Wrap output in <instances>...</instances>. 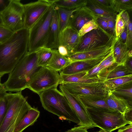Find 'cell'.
<instances>
[{"mask_svg": "<svg viewBox=\"0 0 132 132\" xmlns=\"http://www.w3.org/2000/svg\"><path fill=\"white\" fill-rule=\"evenodd\" d=\"M128 51L126 44L121 42L118 37H116L113 50L116 63L125 65L127 60L130 58L128 55Z\"/></svg>", "mask_w": 132, "mask_h": 132, "instance_id": "obj_23", "label": "cell"}, {"mask_svg": "<svg viewBox=\"0 0 132 132\" xmlns=\"http://www.w3.org/2000/svg\"><path fill=\"white\" fill-rule=\"evenodd\" d=\"M98 27L94 19L90 20L84 24L79 30L78 32L79 36L81 37Z\"/></svg>", "mask_w": 132, "mask_h": 132, "instance_id": "obj_33", "label": "cell"}, {"mask_svg": "<svg viewBox=\"0 0 132 132\" xmlns=\"http://www.w3.org/2000/svg\"><path fill=\"white\" fill-rule=\"evenodd\" d=\"M37 109L31 108L29 110L15 126L13 132H22L28 127L33 125L39 116Z\"/></svg>", "mask_w": 132, "mask_h": 132, "instance_id": "obj_22", "label": "cell"}, {"mask_svg": "<svg viewBox=\"0 0 132 132\" xmlns=\"http://www.w3.org/2000/svg\"><path fill=\"white\" fill-rule=\"evenodd\" d=\"M37 51V66L40 67H46L52 56V49L43 47Z\"/></svg>", "mask_w": 132, "mask_h": 132, "instance_id": "obj_30", "label": "cell"}, {"mask_svg": "<svg viewBox=\"0 0 132 132\" xmlns=\"http://www.w3.org/2000/svg\"><path fill=\"white\" fill-rule=\"evenodd\" d=\"M52 56L46 67L53 70L61 71L70 63L68 59L62 56L57 49H52Z\"/></svg>", "mask_w": 132, "mask_h": 132, "instance_id": "obj_25", "label": "cell"}, {"mask_svg": "<svg viewBox=\"0 0 132 132\" xmlns=\"http://www.w3.org/2000/svg\"><path fill=\"white\" fill-rule=\"evenodd\" d=\"M42 106L45 110L61 119L75 123L80 121L65 95L57 89L52 88L39 95Z\"/></svg>", "mask_w": 132, "mask_h": 132, "instance_id": "obj_3", "label": "cell"}, {"mask_svg": "<svg viewBox=\"0 0 132 132\" xmlns=\"http://www.w3.org/2000/svg\"><path fill=\"white\" fill-rule=\"evenodd\" d=\"M26 113H23L20 114L13 122L9 128L6 132H13L16 125Z\"/></svg>", "mask_w": 132, "mask_h": 132, "instance_id": "obj_41", "label": "cell"}, {"mask_svg": "<svg viewBox=\"0 0 132 132\" xmlns=\"http://www.w3.org/2000/svg\"><path fill=\"white\" fill-rule=\"evenodd\" d=\"M95 16L85 6L74 11L70 18L68 26L78 32L85 23L93 19Z\"/></svg>", "mask_w": 132, "mask_h": 132, "instance_id": "obj_15", "label": "cell"}, {"mask_svg": "<svg viewBox=\"0 0 132 132\" xmlns=\"http://www.w3.org/2000/svg\"><path fill=\"white\" fill-rule=\"evenodd\" d=\"M106 96L79 95L75 96L81 105L85 108H103L111 109L106 103L105 99Z\"/></svg>", "mask_w": 132, "mask_h": 132, "instance_id": "obj_20", "label": "cell"}, {"mask_svg": "<svg viewBox=\"0 0 132 132\" xmlns=\"http://www.w3.org/2000/svg\"><path fill=\"white\" fill-rule=\"evenodd\" d=\"M132 49L129 50L128 55L129 58L132 57Z\"/></svg>", "mask_w": 132, "mask_h": 132, "instance_id": "obj_51", "label": "cell"}, {"mask_svg": "<svg viewBox=\"0 0 132 132\" xmlns=\"http://www.w3.org/2000/svg\"><path fill=\"white\" fill-rule=\"evenodd\" d=\"M96 1L98 3L103 6L108 8H111L110 7V0H96Z\"/></svg>", "mask_w": 132, "mask_h": 132, "instance_id": "obj_49", "label": "cell"}, {"mask_svg": "<svg viewBox=\"0 0 132 132\" xmlns=\"http://www.w3.org/2000/svg\"><path fill=\"white\" fill-rule=\"evenodd\" d=\"M1 78L0 77V88L2 86V84L1 82Z\"/></svg>", "mask_w": 132, "mask_h": 132, "instance_id": "obj_55", "label": "cell"}, {"mask_svg": "<svg viewBox=\"0 0 132 132\" xmlns=\"http://www.w3.org/2000/svg\"><path fill=\"white\" fill-rule=\"evenodd\" d=\"M116 37L113 36L105 45L88 51L76 52L67 57L70 63L81 61L104 59L113 50Z\"/></svg>", "mask_w": 132, "mask_h": 132, "instance_id": "obj_11", "label": "cell"}, {"mask_svg": "<svg viewBox=\"0 0 132 132\" xmlns=\"http://www.w3.org/2000/svg\"><path fill=\"white\" fill-rule=\"evenodd\" d=\"M95 16V18L94 20L98 26L107 32L108 28L107 18L99 16Z\"/></svg>", "mask_w": 132, "mask_h": 132, "instance_id": "obj_39", "label": "cell"}, {"mask_svg": "<svg viewBox=\"0 0 132 132\" xmlns=\"http://www.w3.org/2000/svg\"><path fill=\"white\" fill-rule=\"evenodd\" d=\"M127 28L125 24L124 27L118 37L119 39L122 43H126L127 37Z\"/></svg>", "mask_w": 132, "mask_h": 132, "instance_id": "obj_43", "label": "cell"}, {"mask_svg": "<svg viewBox=\"0 0 132 132\" xmlns=\"http://www.w3.org/2000/svg\"><path fill=\"white\" fill-rule=\"evenodd\" d=\"M125 65L128 69L132 71V57L129 58L127 61Z\"/></svg>", "mask_w": 132, "mask_h": 132, "instance_id": "obj_50", "label": "cell"}, {"mask_svg": "<svg viewBox=\"0 0 132 132\" xmlns=\"http://www.w3.org/2000/svg\"><path fill=\"white\" fill-rule=\"evenodd\" d=\"M0 25H4V24L1 14H0Z\"/></svg>", "mask_w": 132, "mask_h": 132, "instance_id": "obj_52", "label": "cell"}, {"mask_svg": "<svg viewBox=\"0 0 132 132\" xmlns=\"http://www.w3.org/2000/svg\"><path fill=\"white\" fill-rule=\"evenodd\" d=\"M55 7L57 11L59 23L61 32L68 26L71 15L74 11L78 9L70 10Z\"/></svg>", "mask_w": 132, "mask_h": 132, "instance_id": "obj_29", "label": "cell"}, {"mask_svg": "<svg viewBox=\"0 0 132 132\" xmlns=\"http://www.w3.org/2000/svg\"><path fill=\"white\" fill-rule=\"evenodd\" d=\"M111 91L116 96L127 99L132 105V82L122 85Z\"/></svg>", "mask_w": 132, "mask_h": 132, "instance_id": "obj_27", "label": "cell"}, {"mask_svg": "<svg viewBox=\"0 0 132 132\" xmlns=\"http://www.w3.org/2000/svg\"><path fill=\"white\" fill-rule=\"evenodd\" d=\"M103 81L92 83H62L61 85L69 93L79 95L107 96L108 91Z\"/></svg>", "mask_w": 132, "mask_h": 132, "instance_id": "obj_10", "label": "cell"}, {"mask_svg": "<svg viewBox=\"0 0 132 132\" xmlns=\"http://www.w3.org/2000/svg\"><path fill=\"white\" fill-rule=\"evenodd\" d=\"M14 32L4 25H0V44L9 39Z\"/></svg>", "mask_w": 132, "mask_h": 132, "instance_id": "obj_34", "label": "cell"}, {"mask_svg": "<svg viewBox=\"0 0 132 132\" xmlns=\"http://www.w3.org/2000/svg\"><path fill=\"white\" fill-rule=\"evenodd\" d=\"M113 36L98 26L80 37L78 44L71 53L88 51L103 46Z\"/></svg>", "mask_w": 132, "mask_h": 132, "instance_id": "obj_8", "label": "cell"}, {"mask_svg": "<svg viewBox=\"0 0 132 132\" xmlns=\"http://www.w3.org/2000/svg\"><path fill=\"white\" fill-rule=\"evenodd\" d=\"M115 63L112 51L111 53L102 61L99 63V64L102 67L103 70Z\"/></svg>", "mask_w": 132, "mask_h": 132, "instance_id": "obj_36", "label": "cell"}, {"mask_svg": "<svg viewBox=\"0 0 132 132\" xmlns=\"http://www.w3.org/2000/svg\"><path fill=\"white\" fill-rule=\"evenodd\" d=\"M116 17V16H112L107 18L108 28L107 32L113 36H115Z\"/></svg>", "mask_w": 132, "mask_h": 132, "instance_id": "obj_38", "label": "cell"}, {"mask_svg": "<svg viewBox=\"0 0 132 132\" xmlns=\"http://www.w3.org/2000/svg\"><path fill=\"white\" fill-rule=\"evenodd\" d=\"M37 51H28L9 74L7 80L2 84L6 90L18 92L27 88L37 72L40 68L37 65Z\"/></svg>", "mask_w": 132, "mask_h": 132, "instance_id": "obj_2", "label": "cell"}, {"mask_svg": "<svg viewBox=\"0 0 132 132\" xmlns=\"http://www.w3.org/2000/svg\"><path fill=\"white\" fill-rule=\"evenodd\" d=\"M130 75H132V71L128 69L125 65L115 63L99 71L97 77L100 79L104 81Z\"/></svg>", "mask_w": 132, "mask_h": 132, "instance_id": "obj_17", "label": "cell"}, {"mask_svg": "<svg viewBox=\"0 0 132 132\" xmlns=\"http://www.w3.org/2000/svg\"><path fill=\"white\" fill-rule=\"evenodd\" d=\"M50 5L47 0H39L23 5L24 27L29 29Z\"/></svg>", "mask_w": 132, "mask_h": 132, "instance_id": "obj_12", "label": "cell"}, {"mask_svg": "<svg viewBox=\"0 0 132 132\" xmlns=\"http://www.w3.org/2000/svg\"><path fill=\"white\" fill-rule=\"evenodd\" d=\"M4 26L14 32L23 28L24 6L19 0H11L1 14Z\"/></svg>", "mask_w": 132, "mask_h": 132, "instance_id": "obj_9", "label": "cell"}, {"mask_svg": "<svg viewBox=\"0 0 132 132\" xmlns=\"http://www.w3.org/2000/svg\"><path fill=\"white\" fill-rule=\"evenodd\" d=\"M65 132H72V130L71 129L68 130Z\"/></svg>", "mask_w": 132, "mask_h": 132, "instance_id": "obj_54", "label": "cell"}, {"mask_svg": "<svg viewBox=\"0 0 132 132\" xmlns=\"http://www.w3.org/2000/svg\"><path fill=\"white\" fill-rule=\"evenodd\" d=\"M6 113L0 125V132H6L13 122L21 114L26 113L32 107L22 95L21 91L7 93Z\"/></svg>", "mask_w": 132, "mask_h": 132, "instance_id": "obj_6", "label": "cell"}, {"mask_svg": "<svg viewBox=\"0 0 132 132\" xmlns=\"http://www.w3.org/2000/svg\"><path fill=\"white\" fill-rule=\"evenodd\" d=\"M54 10L47 37L44 47L51 49H57L59 46L61 30L57 10Z\"/></svg>", "mask_w": 132, "mask_h": 132, "instance_id": "obj_14", "label": "cell"}, {"mask_svg": "<svg viewBox=\"0 0 132 132\" xmlns=\"http://www.w3.org/2000/svg\"><path fill=\"white\" fill-rule=\"evenodd\" d=\"M132 82V75L103 81L104 86L108 91L112 90L124 84Z\"/></svg>", "mask_w": 132, "mask_h": 132, "instance_id": "obj_28", "label": "cell"}, {"mask_svg": "<svg viewBox=\"0 0 132 132\" xmlns=\"http://www.w3.org/2000/svg\"><path fill=\"white\" fill-rule=\"evenodd\" d=\"M118 132H132V124H129L127 126H125L119 129Z\"/></svg>", "mask_w": 132, "mask_h": 132, "instance_id": "obj_46", "label": "cell"}, {"mask_svg": "<svg viewBox=\"0 0 132 132\" xmlns=\"http://www.w3.org/2000/svg\"><path fill=\"white\" fill-rule=\"evenodd\" d=\"M85 6L94 15L108 18L110 17L116 16L117 14L111 8L103 6L98 3L96 0H87Z\"/></svg>", "mask_w": 132, "mask_h": 132, "instance_id": "obj_24", "label": "cell"}, {"mask_svg": "<svg viewBox=\"0 0 132 132\" xmlns=\"http://www.w3.org/2000/svg\"><path fill=\"white\" fill-rule=\"evenodd\" d=\"M95 132H108L104 130L103 129H100V130L99 131Z\"/></svg>", "mask_w": 132, "mask_h": 132, "instance_id": "obj_53", "label": "cell"}, {"mask_svg": "<svg viewBox=\"0 0 132 132\" xmlns=\"http://www.w3.org/2000/svg\"><path fill=\"white\" fill-rule=\"evenodd\" d=\"M50 4L54 6L73 10L85 6L87 0H48Z\"/></svg>", "mask_w": 132, "mask_h": 132, "instance_id": "obj_26", "label": "cell"}, {"mask_svg": "<svg viewBox=\"0 0 132 132\" xmlns=\"http://www.w3.org/2000/svg\"><path fill=\"white\" fill-rule=\"evenodd\" d=\"M58 71L46 67H41L34 75L27 88L38 95L50 89L57 87L60 84Z\"/></svg>", "mask_w": 132, "mask_h": 132, "instance_id": "obj_7", "label": "cell"}, {"mask_svg": "<svg viewBox=\"0 0 132 132\" xmlns=\"http://www.w3.org/2000/svg\"><path fill=\"white\" fill-rule=\"evenodd\" d=\"M110 7L115 12L131 11L132 0H110Z\"/></svg>", "mask_w": 132, "mask_h": 132, "instance_id": "obj_31", "label": "cell"}, {"mask_svg": "<svg viewBox=\"0 0 132 132\" xmlns=\"http://www.w3.org/2000/svg\"><path fill=\"white\" fill-rule=\"evenodd\" d=\"M54 7L48 8L29 29L28 51L33 52L44 47L51 23Z\"/></svg>", "mask_w": 132, "mask_h": 132, "instance_id": "obj_5", "label": "cell"}, {"mask_svg": "<svg viewBox=\"0 0 132 132\" xmlns=\"http://www.w3.org/2000/svg\"><path fill=\"white\" fill-rule=\"evenodd\" d=\"M11 0H0V14L8 6Z\"/></svg>", "mask_w": 132, "mask_h": 132, "instance_id": "obj_42", "label": "cell"}, {"mask_svg": "<svg viewBox=\"0 0 132 132\" xmlns=\"http://www.w3.org/2000/svg\"><path fill=\"white\" fill-rule=\"evenodd\" d=\"M59 87L61 92L67 98L80 121L78 126L83 127L87 130L97 127L90 118L86 109L81 105L75 97L69 93L61 85Z\"/></svg>", "mask_w": 132, "mask_h": 132, "instance_id": "obj_13", "label": "cell"}, {"mask_svg": "<svg viewBox=\"0 0 132 132\" xmlns=\"http://www.w3.org/2000/svg\"><path fill=\"white\" fill-rule=\"evenodd\" d=\"M125 23L121 17V13L116 15L115 30V36L116 37L119 36L123 29Z\"/></svg>", "mask_w": 132, "mask_h": 132, "instance_id": "obj_35", "label": "cell"}, {"mask_svg": "<svg viewBox=\"0 0 132 132\" xmlns=\"http://www.w3.org/2000/svg\"><path fill=\"white\" fill-rule=\"evenodd\" d=\"M121 16L126 24H127L130 19L129 15L126 11H122L121 12Z\"/></svg>", "mask_w": 132, "mask_h": 132, "instance_id": "obj_47", "label": "cell"}, {"mask_svg": "<svg viewBox=\"0 0 132 132\" xmlns=\"http://www.w3.org/2000/svg\"><path fill=\"white\" fill-rule=\"evenodd\" d=\"M104 59L79 61L70 62L61 70L60 72V75H71L81 71H88L97 65Z\"/></svg>", "mask_w": 132, "mask_h": 132, "instance_id": "obj_18", "label": "cell"}, {"mask_svg": "<svg viewBox=\"0 0 132 132\" xmlns=\"http://www.w3.org/2000/svg\"><path fill=\"white\" fill-rule=\"evenodd\" d=\"M127 28V37L126 43L128 48L132 49V24L130 19L126 24Z\"/></svg>", "mask_w": 132, "mask_h": 132, "instance_id": "obj_37", "label": "cell"}, {"mask_svg": "<svg viewBox=\"0 0 132 132\" xmlns=\"http://www.w3.org/2000/svg\"><path fill=\"white\" fill-rule=\"evenodd\" d=\"M80 38L78 32L70 27L67 26L61 32L59 46L65 47L68 51L69 55L77 46Z\"/></svg>", "mask_w": 132, "mask_h": 132, "instance_id": "obj_16", "label": "cell"}, {"mask_svg": "<svg viewBox=\"0 0 132 132\" xmlns=\"http://www.w3.org/2000/svg\"><path fill=\"white\" fill-rule=\"evenodd\" d=\"M29 29L23 28L14 32L0 44V77L10 73L28 51Z\"/></svg>", "mask_w": 132, "mask_h": 132, "instance_id": "obj_1", "label": "cell"}, {"mask_svg": "<svg viewBox=\"0 0 132 132\" xmlns=\"http://www.w3.org/2000/svg\"><path fill=\"white\" fill-rule=\"evenodd\" d=\"M6 92L2 85L0 88V125L3 119L7 109V101L6 96Z\"/></svg>", "mask_w": 132, "mask_h": 132, "instance_id": "obj_32", "label": "cell"}, {"mask_svg": "<svg viewBox=\"0 0 132 132\" xmlns=\"http://www.w3.org/2000/svg\"><path fill=\"white\" fill-rule=\"evenodd\" d=\"M88 71H82L71 75H60V84L65 83H96L103 81L97 77H89L88 76Z\"/></svg>", "mask_w": 132, "mask_h": 132, "instance_id": "obj_21", "label": "cell"}, {"mask_svg": "<svg viewBox=\"0 0 132 132\" xmlns=\"http://www.w3.org/2000/svg\"><path fill=\"white\" fill-rule=\"evenodd\" d=\"M105 101L110 109L123 114L132 109V105L129 104L127 99L122 97L117 96L110 91L105 98Z\"/></svg>", "mask_w": 132, "mask_h": 132, "instance_id": "obj_19", "label": "cell"}, {"mask_svg": "<svg viewBox=\"0 0 132 132\" xmlns=\"http://www.w3.org/2000/svg\"><path fill=\"white\" fill-rule=\"evenodd\" d=\"M126 120L129 124H132V109L127 111L124 114Z\"/></svg>", "mask_w": 132, "mask_h": 132, "instance_id": "obj_45", "label": "cell"}, {"mask_svg": "<svg viewBox=\"0 0 132 132\" xmlns=\"http://www.w3.org/2000/svg\"><path fill=\"white\" fill-rule=\"evenodd\" d=\"M86 109L90 118L97 127L108 132L129 124L125 119L124 114L117 111L103 108Z\"/></svg>", "mask_w": 132, "mask_h": 132, "instance_id": "obj_4", "label": "cell"}, {"mask_svg": "<svg viewBox=\"0 0 132 132\" xmlns=\"http://www.w3.org/2000/svg\"><path fill=\"white\" fill-rule=\"evenodd\" d=\"M99 63L88 71V76L90 78L97 77V73L99 71L103 70L102 67L99 65Z\"/></svg>", "mask_w": 132, "mask_h": 132, "instance_id": "obj_40", "label": "cell"}, {"mask_svg": "<svg viewBox=\"0 0 132 132\" xmlns=\"http://www.w3.org/2000/svg\"><path fill=\"white\" fill-rule=\"evenodd\" d=\"M57 50L59 53L63 56L67 57L69 55V53L68 51L63 46H59Z\"/></svg>", "mask_w": 132, "mask_h": 132, "instance_id": "obj_44", "label": "cell"}, {"mask_svg": "<svg viewBox=\"0 0 132 132\" xmlns=\"http://www.w3.org/2000/svg\"><path fill=\"white\" fill-rule=\"evenodd\" d=\"M71 129L72 132H88L87 129L81 126L75 127Z\"/></svg>", "mask_w": 132, "mask_h": 132, "instance_id": "obj_48", "label": "cell"}]
</instances>
